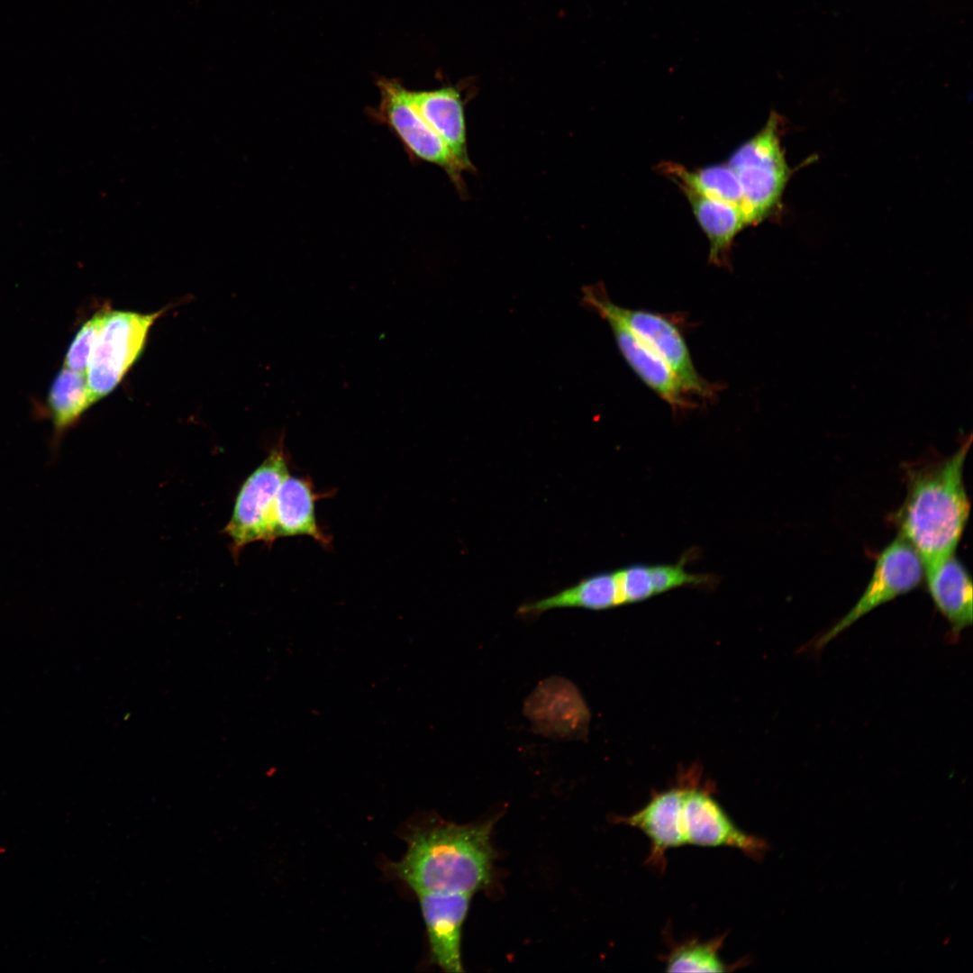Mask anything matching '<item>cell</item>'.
Wrapping results in <instances>:
<instances>
[{"instance_id": "obj_22", "label": "cell", "mask_w": 973, "mask_h": 973, "mask_svg": "<svg viewBox=\"0 0 973 973\" xmlns=\"http://www.w3.org/2000/svg\"><path fill=\"white\" fill-rule=\"evenodd\" d=\"M620 605L655 596L650 581V565L633 564L615 570Z\"/></svg>"}, {"instance_id": "obj_13", "label": "cell", "mask_w": 973, "mask_h": 973, "mask_svg": "<svg viewBox=\"0 0 973 973\" xmlns=\"http://www.w3.org/2000/svg\"><path fill=\"white\" fill-rule=\"evenodd\" d=\"M332 492L316 493L309 477L287 474L280 484L273 508L272 531L280 537L308 536L323 548H330L332 537L318 524L315 502Z\"/></svg>"}, {"instance_id": "obj_2", "label": "cell", "mask_w": 973, "mask_h": 973, "mask_svg": "<svg viewBox=\"0 0 973 973\" xmlns=\"http://www.w3.org/2000/svg\"><path fill=\"white\" fill-rule=\"evenodd\" d=\"M493 823H449L414 829L404 857L392 872L414 892L468 893L488 886L495 850Z\"/></svg>"}, {"instance_id": "obj_6", "label": "cell", "mask_w": 973, "mask_h": 973, "mask_svg": "<svg viewBox=\"0 0 973 973\" xmlns=\"http://www.w3.org/2000/svg\"><path fill=\"white\" fill-rule=\"evenodd\" d=\"M288 463L282 434L238 493L232 517L224 529L231 540L233 556H239L251 542L264 541L270 546L275 541L272 531L274 503L280 484L289 474Z\"/></svg>"}, {"instance_id": "obj_18", "label": "cell", "mask_w": 973, "mask_h": 973, "mask_svg": "<svg viewBox=\"0 0 973 973\" xmlns=\"http://www.w3.org/2000/svg\"><path fill=\"white\" fill-rule=\"evenodd\" d=\"M680 187H687L705 196L732 205L741 209L750 223L741 184L727 163L714 164L694 170L674 162L658 167Z\"/></svg>"}, {"instance_id": "obj_7", "label": "cell", "mask_w": 973, "mask_h": 973, "mask_svg": "<svg viewBox=\"0 0 973 973\" xmlns=\"http://www.w3.org/2000/svg\"><path fill=\"white\" fill-rule=\"evenodd\" d=\"M377 86L380 102L377 117L396 133L412 157L441 168L462 189L461 172L464 170L420 114L411 91L396 79H380Z\"/></svg>"}, {"instance_id": "obj_9", "label": "cell", "mask_w": 973, "mask_h": 973, "mask_svg": "<svg viewBox=\"0 0 973 973\" xmlns=\"http://www.w3.org/2000/svg\"><path fill=\"white\" fill-rule=\"evenodd\" d=\"M680 829L685 845L733 848L756 861L769 850L764 839L737 827L710 791L695 785L683 802Z\"/></svg>"}, {"instance_id": "obj_1", "label": "cell", "mask_w": 973, "mask_h": 973, "mask_svg": "<svg viewBox=\"0 0 973 973\" xmlns=\"http://www.w3.org/2000/svg\"><path fill=\"white\" fill-rule=\"evenodd\" d=\"M969 435L950 456L906 469V496L895 515L899 536L926 568L954 554L969 514L963 478Z\"/></svg>"}, {"instance_id": "obj_23", "label": "cell", "mask_w": 973, "mask_h": 973, "mask_svg": "<svg viewBox=\"0 0 973 973\" xmlns=\"http://www.w3.org/2000/svg\"><path fill=\"white\" fill-rule=\"evenodd\" d=\"M105 310L90 318L79 329L65 357V367L86 374L89 357L103 323Z\"/></svg>"}, {"instance_id": "obj_15", "label": "cell", "mask_w": 973, "mask_h": 973, "mask_svg": "<svg viewBox=\"0 0 973 973\" xmlns=\"http://www.w3.org/2000/svg\"><path fill=\"white\" fill-rule=\"evenodd\" d=\"M928 591L957 635L973 621L970 577L954 554L924 568Z\"/></svg>"}, {"instance_id": "obj_11", "label": "cell", "mask_w": 973, "mask_h": 973, "mask_svg": "<svg viewBox=\"0 0 973 973\" xmlns=\"http://www.w3.org/2000/svg\"><path fill=\"white\" fill-rule=\"evenodd\" d=\"M416 895L433 962L446 972H462V928L472 895L445 892H421Z\"/></svg>"}, {"instance_id": "obj_12", "label": "cell", "mask_w": 973, "mask_h": 973, "mask_svg": "<svg viewBox=\"0 0 973 973\" xmlns=\"http://www.w3.org/2000/svg\"><path fill=\"white\" fill-rule=\"evenodd\" d=\"M693 784L681 785L653 795L641 809L628 816H618L615 822L641 831L650 840V847L645 864L664 871L666 852L685 845L680 829V814L688 788Z\"/></svg>"}, {"instance_id": "obj_4", "label": "cell", "mask_w": 973, "mask_h": 973, "mask_svg": "<svg viewBox=\"0 0 973 973\" xmlns=\"http://www.w3.org/2000/svg\"><path fill=\"white\" fill-rule=\"evenodd\" d=\"M779 124V116L771 113L765 126L726 161L741 184L750 225L777 208L790 176L780 145Z\"/></svg>"}, {"instance_id": "obj_19", "label": "cell", "mask_w": 973, "mask_h": 973, "mask_svg": "<svg viewBox=\"0 0 973 973\" xmlns=\"http://www.w3.org/2000/svg\"><path fill=\"white\" fill-rule=\"evenodd\" d=\"M95 402L86 374L64 367L55 377L49 395L57 436L73 425Z\"/></svg>"}, {"instance_id": "obj_16", "label": "cell", "mask_w": 973, "mask_h": 973, "mask_svg": "<svg viewBox=\"0 0 973 973\" xmlns=\"http://www.w3.org/2000/svg\"><path fill=\"white\" fill-rule=\"evenodd\" d=\"M692 212L709 241L708 261L716 267L730 266V253L737 234L750 225L738 207L680 186Z\"/></svg>"}, {"instance_id": "obj_5", "label": "cell", "mask_w": 973, "mask_h": 973, "mask_svg": "<svg viewBox=\"0 0 973 973\" xmlns=\"http://www.w3.org/2000/svg\"><path fill=\"white\" fill-rule=\"evenodd\" d=\"M105 310L86 369L95 401L110 394L143 350L150 329L163 314Z\"/></svg>"}, {"instance_id": "obj_10", "label": "cell", "mask_w": 973, "mask_h": 973, "mask_svg": "<svg viewBox=\"0 0 973 973\" xmlns=\"http://www.w3.org/2000/svg\"><path fill=\"white\" fill-rule=\"evenodd\" d=\"M596 313L607 322L616 346L630 368L673 412H684L697 406L694 396L653 349L614 314L606 311Z\"/></svg>"}, {"instance_id": "obj_8", "label": "cell", "mask_w": 973, "mask_h": 973, "mask_svg": "<svg viewBox=\"0 0 973 973\" xmlns=\"http://www.w3.org/2000/svg\"><path fill=\"white\" fill-rule=\"evenodd\" d=\"M924 576V568L915 550L898 536L879 554L872 577L854 606L815 641L823 648L855 622L879 605L917 587Z\"/></svg>"}, {"instance_id": "obj_14", "label": "cell", "mask_w": 973, "mask_h": 973, "mask_svg": "<svg viewBox=\"0 0 973 973\" xmlns=\"http://www.w3.org/2000/svg\"><path fill=\"white\" fill-rule=\"evenodd\" d=\"M413 102L463 170L474 169L467 147L466 121L460 93L452 86L411 91Z\"/></svg>"}, {"instance_id": "obj_17", "label": "cell", "mask_w": 973, "mask_h": 973, "mask_svg": "<svg viewBox=\"0 0 973 973\" xmlns=\"http://www.w3.org/2000/svg\"><path fill=\"white\" fill-rule=\"evenodd\" d=\"M620 605L614 571L600 572L550 596L523 605L521 614H537L554 608L580 607L604 610Z\"/></svg>"}, {"instance_id": "obj_20", "label": "cell", "mask_w": 973, "mask_h": 973, "mask_svg": "<svg viewBox=\"0 0 973 973\" xmlns=\"http://www.w3.org/2000/svg\"><path fill=\"white\" fill-rule=\"evenodd\" d=\"M724 939L725 934L708 941L695 939L672 945L669 952L663 956L666 971L727 972L735 969L737 965L725 963L720 956Z\"/></svg>"}, {"instance_id": "obj_21", "label": "cell", "mask_w": 973, "mask_h": 973, "mask_svg": "<svg viewBox=\"0 0 973 973\" xmlns=\"http://www.w3.org/2000/svg\"><path fill=\"white\" fill-rule=\"evenodd\" d=\"M685 563L686 559L675 564L650 565V581L655 595L677 587L713 583L711 576L687 572L684 568Z\"/></svg>"}, {"instance_id": "obj_3", "label": "cell", "mask_w": 973, "mask_h": 973, "mask_svg": "<svg viewBox=\"0 0 973 973\" xmlns=\"http://www.w3.org/2000/svg\"><path fill=\"white\" fill-rule=\"evenodd\" d=\"M582 296L588 308L614 314L653 349L694 397L713 402L718 396L721 385L708 381L697 371L678 316L618 305L611 301L601 284L584 287Z\"/></svg>"}]
</instances>
